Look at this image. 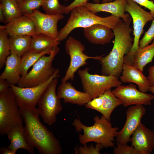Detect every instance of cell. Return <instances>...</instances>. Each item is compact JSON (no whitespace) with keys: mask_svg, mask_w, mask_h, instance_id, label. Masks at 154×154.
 I'll use <instances>...</instances> for the list:
<instances>
[{"mask_svg":"<svg viewBox=\"0 0 154 154\" xmlns=\"http://www.w3.org/2000/svg\"><path fill=\"white\" fill-rule=\"evenodd\" d=\"M25 123V133L30 145L41 154H60V144L53 133L41 122L37 109L20 108Z\"/></svg>","mask_w":154,"mask_h":154,"instance_id":"1","label":"cell"},{"mask_svg":"<svg viewBox=\"0 0 154 154\" xmlns=\"http://www.w3.org/2000/svg\"><path fill=\"white\" fill-rule=\"evenodd\" d=\"M131 16L127 21L120 18L116 27L112 30L114 34V45L111 51L106 56H100L98 60L101 66V74L106 76L120 77L122 70L124 56L132 47L133 40L130 27Z\"/></svg>","mask_w":154,"mask_h":154,"instance_id":"2","label":"cell"},{"mask_svg":"<svg viewBox=\"0 0 154 154\" xmlns=\"http://www.w3.org/2000/svg\"><path fill=\"white\" fill-rule=\"evenodd\" d=\"M93 120L94 124L91 126L84 124L78 119L73 122L72 124L76 131H83V134H79L80 143L84 145L94 142L101 144L104 147H114V137L117 135L119 128L113 127L110 121L102 115L101 117L94 116Z\"/></svg>","mask_w":154,"mask_h":154,"instance_id":"3","label":"cell"},{"mask_svg":"<svg viewBox=\"0 0 154 154\" xmlns=\"http://www.w3.org/2000/svg\"><path fill=\"white\" fill-rule=\"evenodd\" d=\"M70 16L65 25L58 32L56 39L60 42L66 39L70 33L78 28H87L96 24L106 25L112 29L117 26L120 18L112 15L106 17L98 16L83 5L75 7L70 11Z\"/></svg>","mask_w":154,"mask_h":154,"instance_id":"4","label":"cell"},{"mask_svg":"<svg viewBox=\"0 0 154 154\" xmlns=\"http://www.w3.org/2000/svg\"><path fill=\"white\" fill-rule=\"evenodd\" d=\"M60 50L58 46L53 48L48 56L44 55L33 65L31 70L21 76L18 86L22 88L37 86L48 81L56 72V69L52 66V63Z\"/></svg>","mask_w":154,"mask_h":154,"instance_id":"5","label":"cell"},{"mask_svg":"<svg viewBox=\"0 0 154 154\" xmlns=\"http://www.w3.org/2000/svg\"><path fill=\"white\" fill-rule=\"evenodd\" d=\"M23 121L11 88L0 93V135H7L15 127L23 125Z\"/></svg>","mask_w":154,"mask_h":154,"instance_id":"6","label":"cell"},{"mask_svg":"<svg viewBox=\"0 0 154 154\" xmlns=\"http://www.w3.org/2000/svg\"><path fill=\"white\" fill-rule=\"evenodd\" d=\"M125 11L129 13L132 19L134 37L130 51L124 56V63L131 65L135 53L139 48V39L144 27L148 22L152 21L154 18L150 12L145 11L132 0H127Z\"/></svg>","mask_w":154,"mask_h":154,"instance_id":"7","label":"cell"},{"mask_svg":"<svg viewBox=\"0 0 154 154\" xmlns=\"http://www.w3.org/2000/svg\"><path fill=\"white\" fill-rule=\"evenodd\" d=\"M89 71V68L87 67L78 70V74L84 92L88 94L92 99L122 84L118 78L115 76L92 74Z\"/></svg>","mask_w":154,"mask_h":154,"instance_id":"8","label":"cell"},{"mask_svg":"<svg viewBox=\"0 0 154 154\" xmlns=\"http://www.w3.org/2000/svg\"><path fill=\"white\" fill-rule=\"evenodd\" d=\"M57 77L54 78L43 92L38 103L37 108L43 122L49 125L54 124L57 115L62 110L60 99L56 92Z\"/></svg>","mask_w":154,"mask_h":154,"instance_id":"9","label":"cell"},{"mask_svg":"<svg viewBox=\"0 0 154 154\" xmlns=\"http://www.w3.org/2000/svg\"><path fill=\"white\" fill-rule=\"evenodd\" d=\"M66 53L70 57V63L65 74L61 80L62 82L69 80L72 81L76 72L81 67L87 64L88 59L98 60L100 56H90L85 54L84 45L81 42L72 36L69 37L65 45Z\"/></svg>","mask_w":154,"mask_h":154,"instance_id":"10","label":"cell"},{"mask_svg":"<svg viewBox=\"0 0 154 154\" xmlns=\"http://www.w3.org/2000/svg\"><path fill=\"white\" fill-rule=\"evenodd\" d=\"M59 71L57 69L54 75L48 81L36 86L22 88L10 84V87L19 108L36 107L42 94L52 80L59 76Z\"/></svg>","mask_w":154,"mask_h":154,"instance_id":"11","label":"cell"},{"mask_svg":"<svg viewBox=\"0 0 154 154\" xmlns=\"http://www.w3.org/2000/svg\"><path fill=\"white\" fill-rule=\"evenodd\" d=\"M112 92L125 107L131 105H150L154 99V95L140 91L133 84L126 86L119 85Z\"/></svg>","mask_w":154,"mask_h":154,"instance_id":"12","label":"cell"},{"mask_svg":"<svg viewBox=\"0 0 154 154\" xmlns=\"http://www.w3.org/2000/svg\"><path fill=\"white\" fill-rule=\"evenodd\" d=\"M30 18L34 22L35 27V35L43 34L54 39L57 38L59 31L57 29L58 21L63 19V14L49 15L34 10L30 14H23Z\"/></svg>","mask_w":154,"mask_h":154,"instance_id":"13","label":"cell"},{"mask_svg":"<svg viewBox=\"0 0 154 154\" xmlns=\"http://www.w3.org/2000/svg\"><path fill=\"white\" fill-rule=\"evenodd\" d=\"M143 105H134L129 108L126 112V120L121 129L118 131L116 137L117 143L127 144L131 136L141 123V119L146 112Z\"/></svg>","mask_w":154,"mask_h":154,"instance_id":"14","label":"cell"},{"mask_svg":"<svg viewBox=\"0 0 154 154\" xmlns=\"http://www.w3.org/2000/svg\"><path fill=\"white\" fill-rule=\"evenodd\" d=\"M121 105L120 100L114 95L111 89H110L99 96L92 99L85 106L87 108L100 113L110 121L114 110Z\"/></svg>","mask_w":154,"mask_h":154,"instance_id":"15","label":"cell"},{"mask_svg":"<svg viewBox=\"0 0 154 154\" xmlns=\"http://www.w3.org/2000/svg\"><path fill=\"white\" fill-rule=\"evenodd\" d=\"M131 146L142 154H150L154 149V131L141 123L132 134Z\"/></svg>","mask_w":154,"mask_h":154,"instance_id":"16","label":"cell"},{"mask_svg":"<svg viewBox=\"0 0 154 154\" xmlns=\"http://www.w3.org/2000/svg\"><path fill=\"white\" fill-rule=\"evenodd\" d=\"M57 95L65 103H70L79 106L85 105L92 99L90 95L76 90L68 81L62 83L58 87Z\"/></svg>","mask_w":154,"mask_h":154,"instance_id":"17","label":"cell"},{"mask_svg":"<svg viewBox=\"0 0 154 154\" xmlns=\"http://www.w3.org/2000/svg\"><path fill=\"white\" fill-rule=\"evenodd\" d=\"M126 1L127 0H115L109 3H101L87 2L82 5L94 13L100 12H106L127 21L131 16L129 14L125 13Z\"/></svg>","mask_w":154,"mask_h":154,"instance_id":"18","label":"cell"},{"mask_svg":"<svg viewBox=\"0 0 154 154\" xmlns=\"http://www.w3.org/2000/svg\"><path fill=\"white\" fill-rule=\"evenodd\" d=\"M84 35L90 42L96 44L104 45L109 43L114 37L111 29L101 24H96L84 28Z\"/></svg>","mask_w":154,"mask_h":154,"instance_id":"19","label":"cell"},{"mask_svg":"<svg viewBox=\"0 0 154 154\" xmlns=\"http://www.w3.org/2000/svg\"><path fill=\"white\" fill-rule=\"evenodd\" d=\"M9 36L28 35L32 37L35 35V27L32 20L23 15L15 18L5 25Z\"/></svg>","mask_w":154,"mask_h":154,"instance_id":"20","label":"cell"},{"mask_svg":"<svg viewBox=\"0 0 154 154\" xmlns=\"http://www.w3.org/2000/svg\"><path fill=\"white\" fill-rule=\"evenodd\" d=\"M120 80L123 83H133L138 86L140 91L146 93L150 87L147 77L142 72L132 65L124 63Z\"/></svg>","mask_w":154,"mask_h":154,"instance_id":"21","label":"cell"},{"mask_svg":"<svg viewBox=\"0 0 154 154\" xmlns=\"http://www.w3.org/2000/svg\"><path fill=\"white\" fill-rule=\"evenodd\" d=\"M21 57L11 53L7 58L5 68L0 76V78L6 80L10 84H18L21 77Z\"/></svg>","mask_w":154,"mask_h":154,"instance_id":"22","label":"cell"},{"mask_svg":"<svg viewBox=\"0 0 154 154\" xmlns=\"http://www.w3.org/2000/svg\"><path fill=\"white\" fill-rule=\"evenodd\" d=\"M10 143L8 147L16 152L20 149L26 150L31 154L34 153V148L28 142L25 133L23 125L16 126L7 134Z\"/></svg>","mask_w":154,"mask_h":154,"instance_id":"23","label":"cell"},{"mask_svg":"<svg viewBox=\"0 0 154 154\" xmlns=\"http://www.w3.org/2000/svg\"><path fill=\"white\" fill-rule=\"evenodd\" d=\"M154 57V39L152 43L139 48L134 56L132 66L143 72L146 65L151 62Z\"/></svg>","mask_w":154,"mask_h":154,"instance_id":"24","label":"cell"},{"mask_svg":"<svg viewBox=\"0 0 154 154\" xmlns=\"http://www.w3.org/2000/svg\"><path fill=\"white\" fill-rule=\"evenodd\" d=\"M31 38L28 35L9 36V40L11 53L21 57L30 50Z\"/></svg>","mask_w":154,"mask_h":154,"instance_id":"25","label":"cell"},{"mask_svg":"<svg viewBox=\"0 0 154 154\" xmlns=\"http://www.w3.org/2000/svg\"><path fill=\"white\" fill-rule=\"evenodd\" d=\"M60 43V42L46 35H35L32 37L30 50L35 52L41 53L58 46Z\"/></svg>","mask_w":154,"mask_h":154,"instance_id":"26","label":"cell"},{"mask_svg":"<svg viewBox=\"0 0 154 154\" xmlns=\"http://www.w3.org/2000/svg\"><path fill=\"white\" fill-rule=\"evenodd\" d=\"M53 48H48L41 53H37L29 50L24 53L21 57L20 73L21 76L25 75L30 67L42 56L50 54Z\"/></svg>","mask_w":154,"mask_h":154,"instance_id":"27","label":"cell"},{"mask_svg":"<svg viewBox=\"0 0 154 154\" xmlns=\"http://www.w3.org/2000/svg\"><path fill=\"white\" fill-rule=\"evenodd\" d=\"M0 1V8L4 15L5 23H7L12 20L23 15L15 0H1Z\"/></svg>","mask_w":154,"mask_h":154,"instance_id":"28","label":"cell"},{"mask_svg":"<svg viewBox=\"0 0 154 154\" xmlns=\"http://www.w3.org/2000/svg\"><path fill=\"white\" fill-rule=\"evenodd\" d=\"M9 34L5 25L0 26V68L5 64L7 58L11 54Z\"/></svg>","mask_w":154,"mask_h":154,"instance_id":"29","label":"cell"},{"mask_svg":"<svg viewBox=\"0 0 154 154\" xmlns=\"http://www.w3.org/2000/svg\"><path fill=\"white\" fill-rule=\"evenodd\" d=\"M41 7L46 14L54 15L64 14L65 6L60 4L59 0H42Z\"/></svg>","mask_w":154,"mask_h":154,"instance_id":"30","label":"cell"},{"mask_svg":"<svg viewBox=\"0 0 154 154\" xmlns=\"http://www.w3.org/2000/svg\"><path fill=\"white\" fill-rule=\"evenodd\" d=\"M42 0H23L18 3L20 12L23 14H30L33 11L42 7Z\"/></svg>","mask_w":154,"mask_h":154,"instance_id":"31","label":"cell"},{"mask_svg":"<svg viewBox=\"0 0 154 154\" xmlns=\"http://www.w3.org/2000/svg\"><path fill=\"white\" fill-rule=\"evenodd\" d=\"M75 148V154H99L101 150L104 147L101 144L96 143L95 146L93 145L87 146L86 144Z\"/></svg>","mask_w":154,"mask_h":154,"instance_id":"32","label":"cell"},{"mask_svg":"<svg viewBox=\"0 0 154 154\" xmlns=\"http://www.w3.org/2000/svg\"><path fill=\"white\" fill-rule=\"evenodd\" d=\"M117 146L114 149L113 153L114 154H142L141 152L132 146H129L127 144H120L117 143Z\"/></svg>","mask_w":154,"mask_h":154,"instance_id":"33","label":"cell"},{"mask_svg":"<svg viewBox=\"0 0 154 154\" xmlns=\"http://www.w3.org/2000/svg\"><path fill=\"white\" fill-rule=\"evenodd\" d=\"M153 39H154V19L152 20L150 27L147 31L145 32L143 37L139 41V48H143L149 45Z\"/></svg>","mask_w":154,"mask_h":154,"instance_id":"34","label":"cell"},{"mask_svg":"<svg viewBox=\"0 0 154 154\" xmlns=\"http://www.w3.org/2000/svg\"><path fill=\"white\" fill-rule=\"evenodd\" d=\"M89 0H74L68 5L65 6L64 14H68L71 11L76 7L82 5ZM95 3H99L100 0H93Z\"/></svg>","mask_w":154,"mask_h":154,"instance_id":"35","label":"cell"},{"mask_svg":"<svg viewBox=\"0 0 154 154\" xmlns=\"http://www.w3.org/2000/svg\"><path fill=\"white\" fill-rule=\"evenodd\" d=\"M141 6L148 9L154 19V2L150 0H132Z\"/></svg>","mask_w":154,"mask_h":154,"instance_id":"36","label":"cell"},{"mask_svg":"<svg viewBox=\"0 0 154 154\" xmlns=\"http://www.w3.org/2000/svg\"><path fill=\"white\" fill-rule=\"evenodd\" d=\"M149 74L147 77L150 87L154 85V65L148 69Z\"/></svg>","mask_w":154,"mask_h":154,"instance_id":"37","label":"cell"},{"mask_svg":"<svg viewBox=\"0 0 154 154\" xmlns=\"http://www.w3.org/2000/svg\"><path fill=\"white\" fill-rule=\"evenodd\" d=\"M10 87V84L5 80L0 78V93L7 90Z\"/></svg>","mask_w":154,"mask_h":154,"instance_id":"38","label":"cell"},{"mask_svg":"<svg viewBox=\"0 0 154 154\" xmlns=\"http://www.w3.org/2000/svg\"><path fill=\"white\" fill-rule=\"evenodd\" d=\"M16 152L12 150L8 147H2L0 149V153L1 154H15Z\"/></svg>","mask_w":154,"mask_h":154,"instance_id":"39","label":"cell"},{"mask_svg":"<svg viewBox=\"0 0 154 154\" xmlns=\"http://www.w3.org/2000/svg\"><path fill=\"white\" fill-rule=\"evenodd\" d=\"M0 21L1 22H5V17L2 9L0 8Z\"/></svg>","mask_w":154,"mask_h":154,"instance_id":"40","label":"cell"},{"mask_svg":"<svg viewBox=\"0 0 154 154\" xmlns=\"http://www.w3.org/2000/svg\"><path fill=\"white\" fill-rule=\"evenodd\" d=\"M149 91L154 94V85L150 87L149 88Z\"/></svg>","mask_w":154,"mask_h":154,"instance_id":"41","label":"cell"},{"mask_svg":"<svg viewBox=\"0 0 154 154\" xmlns=\"http://www.w3.org/2000/svg\"><path fill=\"white\" fill-rule=\"evenodd\" d=\"M113 0H102L101 2L102 3H109L112 1Z\"/></svg>","mask_w":154,"mask_h":154,"instance_id":"42","label":"cell"},{"mask_svg":"<svg viewBox=\"0 0 154 154\" xmlns=\"http://www.w3.org/2000/svg\"><path fill=\"white\" fill-rule=\"evenodd\" d=\"M17 3H19L22 1L23 0H15Z\"/></svg>","mask_w":154,"mask_h":154,"instance_id":"43","label":"cell"},{"mask_svg":"<svg viewBox=\"0 0 154 154\" xmlns=\"http://www.w3.org/2000/svg\"><path fill=\"white\" fill-rule=\"evenodd\" d=\"M65 1H68V0H64Z\"/></svg>","mask_w":154,"mask_h":154,"instance_id":"44","label":"cell"},{"mask_svg":"<svg viewBox=\"0 0 154 154\" xmlns=\"http://www.w3.org/2000/svg\"></svg>","mask_w":154,"mask_h":154,"instance_id":"45","label":"cell"}]
</instances>
